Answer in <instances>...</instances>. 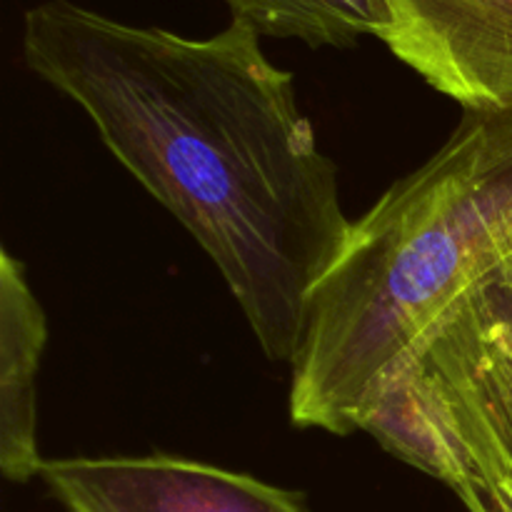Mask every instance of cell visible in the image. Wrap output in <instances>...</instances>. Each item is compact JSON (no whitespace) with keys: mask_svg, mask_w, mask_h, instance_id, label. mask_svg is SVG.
<instances>
[{"mask_svg":"<svg viewBox=\"0 0 512 512\" xmlns=\"http://www.w3.org/2000/svg\"><path fill=\"white\" fill-rule=\"evenodd\" d=\"M23 58L193 235L265 358L293 365L353 220L293 73L270 63L260 35L230 20L185 38L45 0L23 18Z\"/></svg>","mask_w":512,"mask_h":512,"instance_id":"6da1fadb","label":"cell"},{"mask_svg":"<svg viewBox=\"0 0 512 512\" xmlns=\"http://www.w3.org/2000/svg\"><path fill=\"white\" fill-rule=\"evenodd\" d=\"M512 265V110L465 113L443 148L353 220L310 298L295 428L350 435L445 315Z\"/></svg>","mask_w":512,"mask_h":512,"instance_id":"7a4b0ae2","label":"cell"},{"mask_svg":"<svg viewBox=\"0 0 512 512\" xmlns=\"http://www.w3.org/2000/svg\"><path fill=\"white\" fill-rule=\"evenodd\" d=\"M65 512H310L303 493L180 455L45 460Z\"/></svg>","mask_w":512,"mask_h":512,"instance_id":"3957f363","label":"cell"},{"mask_svg":"<svg viewBox=\"0 0 512 512\" xmlns=\"http://www.w3.org/2000/svg\"><path fill=\"white\" fill-rule=\"evenodd\" d=\"M423 353L448 385L488 503L490 483L512 478V265L455 305Z\"/></svg>","mask_w":512,"mask_h":512,"instance_id":"277c9868","label":"cell"},{"mask_svg":"<svg viewBox=\"0 0 512 512\" xmlns=\"http://www.w3.org/2000/svg\"><path fill=\"white\" fill-rule=\"evenodd\" d=\"M390 53L465 113L512 110V0H388Z\"/></svg>","mask_w":512,"mask_h":512,"instance_id":"5b68a950","label":"cell"},{"mask_svg":"<svg viewBox=\"0 0 512 512\" xmlns=\"http://www.w3.org/2000/svg\"><path fill=\"white\" fill-rule=\"evenodd\" d=\"M360 430L395 458L448 485L468 512H490L448 385L425 353L390 375Z\"/></svg>","mask_w":512,"mask_h":512,"instance_id":"8992f818","label":"cell"},{"mask_svg":"<svg viewBox=\"0 0 512 512\" xmlns=\"http://www.w3.org/2000/svg\"><path fill=\"white\" fill-rule=\"evenodd\" d=\"M48 320L25 278V265L0 253V470L10 483L40 478L38 375Z\"/></svg>","mask_w":512,"mask_h":512,"instance_id":"52a82bcc","label":"cell"},{"mask_svg":"<svg viewBox=\"0 0 512 512\" xmlns=\"http://www.w3.org/2000/svg\"><path fill=\"white\" fill-rule=\"evenodd\" d=\"M230 15L260 38H293L310 48H353L393 23L388 0H225Z\"/></svg>","mask_w":512,"mask_h":512,"instance_id":"ba28073f","label":"cell"},{"mask_svg":"<svg viewBox=\"0 0 512 512\" xmlns=\"http://www.w3.org/2000/svg\"><path fill=\"white\" fill-rule=\"evenodd\" d=\"M488 505L493 512H512V478L490 483Z\"/></svg>","mask_w":512,"mask_h":512,"instance_id":"9c48e42d","label":"cell"}]
</instances>
